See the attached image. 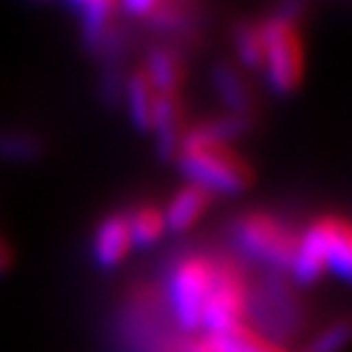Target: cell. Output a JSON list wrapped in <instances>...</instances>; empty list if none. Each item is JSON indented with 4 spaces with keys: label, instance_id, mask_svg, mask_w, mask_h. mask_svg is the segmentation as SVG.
<instances>
[{
    "label": "cell",
    "instance_id": "6da1fadb",
    "mask_svg": "<svg viewBox=\"0 0 352 352\" xmlns=\"http://www.w3.org/2000/svg\"><path fill=\"white\" fill-rule=\"evenodd\" d=\"M292 274L298 284H314L325 272L350 279L352 248L350 228L340 218H320L296 240Z\"/></svg>",
    "mask_w": 352,
    "mask_h": 352
},
{
    "label": "cell",
    "instance_id": "7a4b0ae2",
    "mask_svg": "<svg viewBox=\"0 0 352 352\" xmlns=\"http://www.w3.org/2000/svg\"><path fill=\"white\" fill-rule=\"evenodd\" d=\"M176 154L182 174L210 196H235L252 184V169L230 144L182 140Z\"/></svg>",
    "mask_w": 352,
    "mask_h": 352
},
{
    "label": "cell",
    "instance_id": "3957f363",
    "mask_svg": "<svg viewBox=\"0 0 352 352\" xmlns=\"http://www.w3.org/2000/svg\"><path fill=\"white\" fill-rule=\"evenodd\" d=\"M262 69L276 94H292L303 78V42L296 25V10L284 8L259 25Z\"/></svg>",
    "mask_w": 352,
    "mask_h": 352
},
{
    "label": "cell",
    "instance_id": "277c9868",
    "mask_svg": "<svg viewBox=\"0 0 352 352\" xmlns=\"http://www.w3.org/2000/svg\"><path fill=\"white\" fill-rule=\"evenodd\" d=\"M250 311V286L240 270L230 262H215L213 281H210L208 296L204 303L201 328L208 338L223 336L228 330L245 323Z\"/></svg>",
    "mask_w": 352,
    "mask_h": 352
},
{
    "label": "cell",
    "instance_id": "5b68a950",
    "mask_svg": "<svg viewBox=\"0 0 352 352\" xmlns=\"http://www.w3.org/2000/svg\"><path fill=\"white\" fill-rule=\"evenodd\" d=\"M235 240L242 252H248L257 262L272 270H289L298 235H294L292 228L279 218L257 210L242 215L235 223Z\"/></svg>",
    "mask_w": 352,
    "mask_h": 352
},
{
    "label": "cell",
    "instance_id": "8992f818",
    "mask_svg": "<svg viewBox=\"0 0 352 352\" xmlns=\"http://www.w3.org/2000/svg\"><path fill=\"white\" fill-rule=\"evenodd\" d=\"M213 272L215 259L204 254H186L171 270L169 303L176 323L186 333L201 330V316H204V303L213 281Z\"/></svg>",
    "mask_w": 352,
    "mask_h": 352
},
{
    "label": "cell",
    "instance_id": "52a82bcc",
    "mask_svg": "<svg viewBox=\"0 0 352 352\" xmlns=\"http://www.w3.org/2000/svg\"><path fill=\"white\" fill-rule=\"evenodd\" d=\"M130 230H127L125 215H110L98 226L94 237V257L100 267L113 270L130 252Z\"/></svg>",
    "mask_w": 352,
    "mask_h": 352
},
{
    "label": "cell",
    "instance_id": "ba28073f",
    "mask_svg": "<svg viewBox=\"0 0 352 352\" xmlns=\"http://www.w3.org/2000/svg\"><path fill=\"white\" fill-rule=\"evenodd\" d=\"M210 198L213 196L208 191H204L201 186H193V184L184 186L182 191L171 198V204L164 210L166 230L184 232L191 226H196V220L208 210Z\"/></svg>",
    "mask_w": 352,
    "mask_h": 352
},
{
    "label": "cell",
    "instance_id": "9c48e42d",
    "mask_svg": "<svg viewBox=\"0 0 352 352\" xmlns=\"http://www.w3.org/2000/svg\"><path fill=\"white\" fill-rule=\"evenodd\" d=\"M179 100L176 96H162L157 94V103H154V113H152V125L149 130H154L157 135V149L164 160L174 157L179 152Z\"/></svg>",
    "mask_w": 352,
    "mask_h": 352
},
{
    "label": "cell",
    "instance_id": "30bf717a",
    "mask_svg": "<svg viewBox=\"0 0 352 352\" xmlns=\"http://www.w3.org/2000/svg\"><path fill=\"white\" fill-rule=\"evenodd\" d=\"M74 10H76L78 20H81L83 39H86L91 47H103L110 37V30H113V15L118 12L116 3H108V0H91V3H74Z\"/></svg>",
    "mask_w": 352,
    "mask_h": 352
},
{
    "label": "cell",
    "instance_id": "8fae6325",
    "mask_svg": "<svg viewBox=\"0 0 352 352\" xmlns=\"http://www.w3.org/2000/svg\"><path fill=\"white\" fill-rule=\"evenodd\" d=\"M213 86L223 103L230 108V116H248L250 105H252V91L248 81L240 76L235 66L218 64L213 69Z\"/></svg>",
    "mask_w": 352,
    "mask_h": 352
},
{
    "label": "cell",
    "instance_id": "7c38bea8",
    "mask_svg": "<svg viewBox=\"0 0 352 352\" xmlns=\"http://www.w3.org/2000/svg\"><path fill=\"white\" fill-rule=\"evenodd\" d=\"M218 352H284V347L276 340L264 338V333L252 330L248 323L237 325V328L228 330L223 336L206 338Z\"/></svg>",
    "mask_w": 352,
    "mask_h": 352
},
{
    "label": "cell",
    "instance_id": "4fadbf2b",
    "mask_svg": "<svg viewBox=\"0 0 352 352\" xmlns=\"http://www.w3.org/2000/svg\"><path fill=\"white\" fill-rule=\"evenodd\" d=\"M125 218L132 248H152L166 232L164 210L154 208V206H140L138 210H132V215H125Z\"/></svg>",
    "mask_w": 352,
    "mask_h": 352
},
{
    "label": "cell",
    "instance_id": "5bb4252c",
    "mask_svg": "<svg viewBox=\"0 0 352 352\" xmlns=\"http://www.w3.org/2000/svg\"><path fill=\"white\" fill-rule=\"evenodd\" d=\"M147 81L152 88L162 96H176V88L182 83V64L179 56L171 50H154L149 54L147 72H144Z\"/></svg>",
    "mask_w": 352,
    "mask_h": 352
},
{
    "label": "cell",
    "instance_id": "9a60e30c",
    "mask_svg": "<svg viewBox=\"0 0 352 352\" xmlns=\"http://www.w3.org/2000/svg\"><path fill=\"white\" fill-rule=\"evenodd\" d=\"M154 103H157V91L152 88V83L147 81V76L142 74H135L127 83V108H130L132 122L140 127V130H149L152 125V113Z\"/></svg>",
    "mask_w": 352,
    "mask_h": 352
},
{
    "label": "cell",
    "instance_id": "2e32d148",
    "mask_svg": "<svg viewBox=\"0 0 352 352\" xmlns=\"http://www.w3.org/2000/svg\"><path fill=\"white\" fill-rule=\"evenodd\" d=\"M250 120L248 116H228V118H215L204 125L193 127L184 140L191 142H215V144H228L232 138H240L242 132H248Z\"/></svg>",
    "mask_w": 352,
    "mask_h": 352
},
{
    "label": "cell",
    "instance_id": "e0dca14e",
    "mask_svg": "<svg viewBox=\"0 0 352 352\" xmlns=\"http://www.w3.org/2000/svg\"><path fill=\"white\" fill-rule=\"evenodd\" d=\"M39 140L25 132H0V160H34L39 154Z\"/></svg>",
    "mask_w": 352,
    "mask_h": 352
},
{
    "label": "cell",
    "instance_id": "ac0fdd59",
    "mask_svg": "<svg viewBox=\"0 0 352 352\" xmlns=\"http://www.w3.org/2000/svg\"><path fill=\"white\" fill-rule=\"evenodd\" d=\"M235 50L242 64L262 66V39H259V25H242L235 32Z\"/></svg>",
    "mask_w": 352,
    "mask_h": 352
},
{
    "label": "cell",
    "instance_id": "d6986e66",
    "mask_svg": "<svg viewBox=\"0 0 352 352\" xmlns=\"http://www.w3.org/2000/svg\"><path fill=\"white\" fill-rule=\"evenodd\" d=\"M347 338H350V325H347L345 320H340V323L325 328L323 333L311 342L308 352H340L342 347L347 345Z\"/></svg>",
    "mask_w": 352,
    "mask_h": 352
},
{
    "label": "cell",
    "instance_id": "ffe728a7",
    "mask_svg": "<svg viewBox=\"0 0 352 352\" xmlns=\"http://www.w3.org/2000/svg\"><path fill=\"white\" fill-rule=\"evenodd\" d=\"M188 352H218V350H215V347L210 345L208 340H198L196 345L188 347Z\"/></svg>",
    "mask_w": 352,
    "mask_h": 352
},
{
    "label": "cell",
    "instance_id": "44dd1931",
    "mask_svg": "<svg viewBox=\"0 0 352 352\" xmlns=\"http://www.w3.org/2000/svg\"><path fill=\"white\" fill-rule=\"evenodd\" d=\"M8 264H10V250L0 242V272L3 270H8Z\"/></svg>",
    "mask_w": 352,
    "mask_h": 352
}]
</instances>
